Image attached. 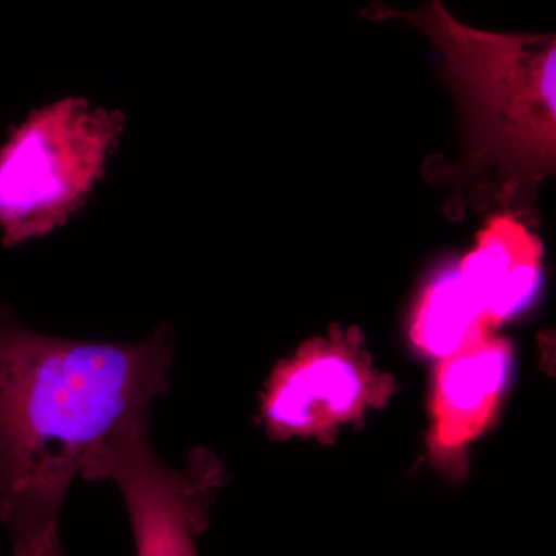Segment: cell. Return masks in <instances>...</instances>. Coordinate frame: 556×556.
<instances>
[{"instance_id":"obj_1","label":"cell","mask_w":556,"mask_h":556,"mask_svg":"<svg viewBox=\"0 0 556 556\" xmlns=\"http://www.w3.org/2000/svg\"><path fill=\"white\" fill-rule=\"evenodd\" d=\"M175 334L138 343L53 338L0 303V526L14 556H65L70 485L121 430L169 391Z\"/></svg>"},{"instance_id":"obj_2","label":"cell","mask_w":556,"mask_h":556,"mask_svg":"<svg viewBox=\"0 0 556 556\" xmlns=\"http://www.w3.org/2000/svg\"><path fill=\"white\" fill-rule=\"evenodd\" d=\"M368 21L397 20L422 31L441 56V78L459 102L464 155L448 170V208L522 206L556 164V38L497 33L457 21L444 0L416 11L382 2L362 11Z\"/></svg>"},{"instance_id":"obj_3","label":"cell","mask_w":556,"mask_h":556,"mask_svg":"<svg viewBox=\"0 0 556 556\" xmlns=\"http://www.w3.org/2000/svg\"><path fill=\"white\" fill-rule=\"evenodd\" d=\"M126 129L119 110L67 97L33 110L0 146V237L5 248L67 225L108 172Z\"/></svg>"},{"instance_id":"obj_4","label":"cell","mask_w":556,"mask_h":556,"mask_svg":"<svg viewBox=\"0 0 556 556\" xmlns=\"http://www.w3.org/2000/svg\"><path fill=\"white\" fill-rule=\"evenodd\" d=\"M80 479L118 486L137 556H199L197 538L206 530L225 468L204 448L193 450L185 467H167L150 445L149 420H139L109 441Z\"/></svg>"},{"instance_id":"obj_5","label":"cell","mask_w":556,"mask_h":556,"mask_svg":"<svg viewBox=\"0 0 556 556\" xmlns=\"http://www.w3.org/2000/svg\"><path fill=\"white\" fill-rule=\"evenodd\" d=\"M388 391L356 336L338 332L311 340L274 368L260 415L273 438L313 437L358 419Z\"/></svg>"},{"instance_id":"obj_6","label":"cell","mask_w":556,"mask_h":556,"mask_svg":"<svg viewBox=\"0 0 556 556\" xmlns=\"http://www.w3.org/2000/svg\"><path fill=\"white\" fill-rule=\"evenodd\" d=\"M510 365V345L490 334L445 357L433 393L431 448L437 455L452 456L485 430L507 386Z\"/></svg>"},{"instance_id":"obj_7","label":"cell","mask_w":556,"mask_h":556,"mask_svg":"<svg viewBox=\"0 0 556 556\" xmlns=\"http://www.w3.org/2000/svg\"><path fill=\"white\" fill-rule=\"evenodd\" d=\"M540 240L514 214H497L478 233L457 274L493 328L532 302L541 277Z\"/></svg>"},{"instance_id":"obj_8","label":"cell","mask_w":556,"mask_h":556,"mask_svg":"<svg viewBox=\"0 0 556 556\" xmlns=\"http://www.w3.org/2000/svg\"><path fill=\"white\" fill-rule=\"evenodd\" d=\"M493 325L478 308L457 269L439 274L420 294L413 316L412 338L433 357H447L485 338Z\"/></svg>"}]
</instances>
